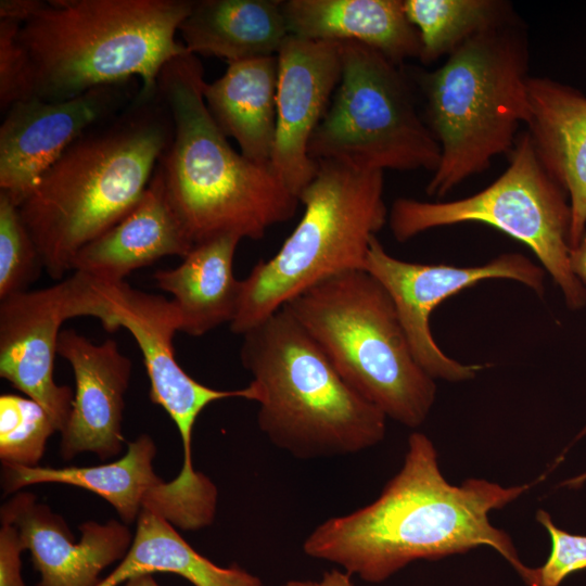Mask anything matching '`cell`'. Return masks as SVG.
Masks as SVG:
<instances>
[{
	"label": "cell",
	"instance_id": "obj_1",
	"mask_svg": "<svg viewBox=\"0 0 586 586\" xmlns=\"http://www.w3.org/2000/svg\"><path fill=\"white\" fill-rule=\"evenodd\" d=\"M528 485L505 487L484 479L446 481L432 441L410 434L405 460L373 502L326 520L305 539L309 557L381 583L410 562L435 560L487 546L522 577L527 566L510 536L492 525L489 512L509 505Z\"/></svg>",
	"mask_w": 586,
	"mask_h": 586
},
{
	"label": "cell",
	"instance_id": "obj_2",
	"mask_svg": "<svg viewBox=\"0 0 586 586\" xmlns=\"http://www.w3.org/2000/svg\"><path fill=\"white\" fill-rule=\"evenodd\" d=\"M173 133L158 86L140 88L44 171L18 208L52 279H62L81 247L136 206Z\"/></svg>",
	"mask_w": 586,
	"mask_h": 586
},
{
	"label": "cell",
	"instance_id": "obj_3",
	"mask_svg": "<svg viewBox=\"0 0 586 586\" xmlns=\"http://www.w3.org/2000/svg\"><path fill=\"white\" fill-rule=\"evenodd\" d=\"M204 84L202 63L191 53L167 62L157 78L174 123L157 163L167 196L194 245L224 234L259 240L291 219L300 201L270 165L230 145L208 112Z\"/></svg>",
	"mask_w": 586,
	"mask_h": 586
},
{
	"label": "cell",
	"instance_id": "obj_4",
	"mask_svg": "<svg viewBox=\"0 0 586 586\" xmlns=\"http://www.w3.org/2000/svg\"><path fill=\"white\" fill-rule=\"evenodd\" d=\"M240 349L259 404V429L298 459L343 456L383 441L386 416L358 394L328 355L282 307L244 333Z\"/></svg>",
	"mask_w": 586,
	"mask_h": 586
},
{
	"label": "cell",
	"instance_id": "obj_5",
	"mask_svg": "<svg viewBox=\"0 0 586 586\" xmlns=\"http://www.w3.org/2000/svg\"><path fill=\"white\" fill-rule=\"evenodd\" d=\"M190 0H49L22 24L18 39L34 97L62 101L94 87L138 78L156 88L164 65L189 53L176 34Z\"/></svg>",
	"mask_w": 586,
	"mask_h": 586
},
{
	"label": "cell",
	"instance_id": "obj_6",
	"mask_svg": "<svg viewBox=\"0 0 586 586\" xmlns=\"http://www.w3.org/2000/svg\"><path fill=\"white\" fill-rule=\"evenodd\" d=\"M526 42L510 20L472 36L422 77L441 157L426 193L442 198L510 152L528 118Z\"/></svg>",
	"mask_w": 586,
	"mask_h": 586
},
{
	"label": "cell",
	"instance_id": "obj_7",
	"mask_svg": "<svg viewBox=\"0 0 586 586\" xmlns=\"http://www.w3.org/2000/svg\"><path fill=\"white\" fill-rule=\"evenodd\" d=\"M285 307L316 340L343 379L386 418L420 426L436 384L418 364L386 289L367 270L321 280Z\"/></svg>",
	"mask_w": 586,
	"mask_h": 586
},
{
	"label": "cell",
	"instance_id": "obj_8",
	"mask_svg": "<svg viewBox=\"0 0 586 586\" xmlns=\"http://www.w3.org/2000/svg\"><path fill=\"white\" fill-rule=\"evenodd\" d=\"M298 201L304 214L279 251L241 280L230 329L243 335L290 300L336 273L364 269L371 239L388 212L383 171L317 161V173Z\"/></svg>",
	"mask_w": 586,
	"mask_h": 586
},
{
	"label": "cell",
	"instance_id": "obj_9",
	"mask_svg": "<svg viewBox=\"0 0 586 586\" xmlns=\"http://www.w3.org/2000/svg\"><path fill=\"white\" fill-rule=\"evenodd\" d=\"M509 165L493 183L449 202L399 198L387 221L399 242L430 229L463 222L492 226L528 246L560 288L572 310L586 306V286L570 263L569 198L540 163L530 135L518 136Z\"/></svg>",
	"mask_w": 586,
	"mask_h": 586
},
{
	"label": "cell",
	"instance_id": "obj_10",
	"mask_svg": "<svg viewBox=\"0 0 586 586\" xmlns=\"http://www.w3.org/2000/svg\"><path fill=\"white\" fill-rule=\"evenodd\" d=\"M342 75L311 136V160L366 170L434 171L441 150L398 65L355 41L340 42Z\"/></svg>",
	"mask_w": 586,
	"mask_h": 586
},
{
	"label": "cell",
	"instance_id": "obj_11",
	"mask_svg": "<svg viewBox=\"0 0 586 586\" xmlns=\"http://www.w3.org/2000/svg\"><path fill=\"white\" fill-rule=\"evenodd\" d=\"M100 307L97 280L76 271L48 288L0 301V377L41 405L60 433L74 400L73 390L53 378L60 329L75 317L97 318Z\"/></svg>",
	"mask_w": 586,
	"mask_h": 586
},
{
	"label": "cell",
	"instance_id": "obj_12",
	"mask_svg": "<svg viewBox=\"0 0 586 586\" xmlns=\"http://www.w3.org/2000/svg\"><path fill=\"white\" fill-rule=\"evenodd\" d=\"M364 269L391 295L415 358L434 380L462 382L473 379L481 365H464L448 357L430 329L433 310L448 297L487 279L515 280L544 294V268L519 253H506L474 267L409 263L390 255L377 235L371 239Z\"/></svg>",
	"mask_w": 586,
	"mask_h": 586
},
{
	"label": "cell",
	"instance_id": "obj_13",
	"mask_svg": "<svg viewBox=\"0 0 586 586\" xmlns=\"http://www.w3.org/2000/svg\"><path fill=\"white\" fill-rule=\"evenodd\" d=\"M97 280L101 309L97 317L107 331L126 329L135 339L150 380L151 400L164 408L176 424L183 446L178 476L190 483L204 474L193 469L191 438L200 412L211 403L244 398V390L220 391L191 378L175 358L173 339L180 331V317L171 300L131 288L126 281Z\"/></svg>",
	"mask_w": 586,
	"mask_h": 586
},
{
	"label": "cell",
	"instance_id": "obj_14",
	"mask_svg": "<svg viewBox=\"0 0 586 586\" xmlns=\"http://www.w3.org/2000/svg\"><path fill=\"white\" fill-rule=\"evenodd\" d=\"M156 447L148 434L128 443L126 454L92 467H3L7 494L25 486L60 483L88 489L110 502L124 523L137 521L142 511L157 514L181 530L195 531L213 523L217 489L190 487L175 477L165 482L153 469Z\"/></svg>",
	"mask_w": 586,
	"mask_h": 586
},
{
	"label": "cell",
	"instance_id": "obj_15",
	"mask_svg": "<svg viewBox=\"0 0 586 586\" xmlns=\"http://www.w3.org/2000/svg\"><path fill=\"white\" fill-rule=\"evenodd\" d=\"M140 88V79L129 78L67 100L34 97L10 106L0 126V191L20 205L81 135L124 109Z\"/></svg>",
	"mask_w": 586,
	"mask_h": 586
},
{
	"label": "cell",
	"instance_id": "obj_16",
	"mask_svg": "<svg viewBox=\"0 0 586 586\" xmlns=\"http://www.w3.org/2000/svg\"><path fill=\"white\" fill-rule=\"evenodd\" d=\"M277 61V128L270 166L298 199L317 173L308 146L341 80V46L289 35Z\"/></svg>",
	"mask_w": 586,
	"mask_h": 586
},
{
	"label": "cell",
	"instance_id": "obj_17",
	"mask_svg": "<svg viewBox=\"0 0 586 586\" xmlns=\"http://www.w3.org/2000/svg\"><path fill=\"white\" fill-rule=\"evenodd\" d=\"M56 354L68 361L75 378L72 410L61 432V454L69 460L89 451L107 459L123 448L122 420L131 360L116 341L97 344L75 330L61 331Z\"/></svg>",
	"mask_w": 586,
	"mask_h": 586
},
{
	"label": "cell",
	"instance_id": "obj_18",
	"mask_svg": "<svg viewBox=\"0 0 586 586\" xmlns=\"http://www.w3.org/2000/svg\"><path fill=\"white\" fill-rule=\"evenodd\" d=\"M1 521L13 524L40 573L39 586H98L100 573L127 555L132 537L128 527L110 520L79 526L78 543L65 521L26 492L14 494L1 507Z\"/></svg>",
	"mask_w": 586,
	"mask_h": 586
},
{
	"label": "cell",
	"instance_id": "obj_19",
	"mask_svg": "<svg viewBox=\"0 0 586 586\" xmlns=\"http://www.w3.org/2000/svg\"><path fill=\"white\" fill-rule=\"evenodd\" d=\"M193 246L156 166L136 206L120 221L81 247L72 262V270L101 281H125L132 271L165 256L183 258Z\"/></svg>",
	"mask_w": 586,
	"mask_h": 586
},
{
	"label": "cell",
	"instance_id": "obj_20",
	"mask_svg": "<svg viewBox=\"0 0 586 586\" xmlns=\"http://www.w3.org/2000/svg\"><path fill=\"white\" fill-rule=\"evenodd\" d=\"M527 101L535 152L569 198L573 249L586 231V97L557 80L528 77Z\"/></svg>",
	"mask_w": 586,
	"mask_h": 586
},
{
	"label": "cell",
	"instance_id": "obj_21",
	"mask_svg": "<svg viewBox=\"0 0 586 586\" xmlns=\"http://www.w3.org/2000/svg\"><path fill=\"white\" fill-rule=\"evenodd\" d=\"M290 35L319 41H355L399 65L419 58L420 38L402 0H286Z\"/></svg>",
	"mask_w": 586,
	"mask_h": 586
},
{
	"label": "cell",
	"instance_id": "obj_22",
	"mask_svg": "<svg viewBox=\"0 0 586 586\" xmlns=\"http://www.w3.org/2000/svg\"><path fill=\"white\" fill-rule=\"evenodd\" d=\"M277 55L228 63L225 74L203 86L213 119L249 160L270 165L277 128Z\"/></svg>",
	"mask_w": 586,
	"mask_h": 586
},
{
	"label": "cell",
	"instance_id": "obj_23",
	"mask_svg": "<svg viewBox=\"0 0 586 586\" xmlns=\"http://www.w3.org/2000/svg\"><path fill=\"white\" fill-rule=\"evenodd\" d=\"M241 240L224 234L198 243L177 267L153 273L156 286L173 296L181 332L202 336L233 320L241 292L233 258Z\"/></svg>",
	"mask_w": 586,
	"mask_h": 586
},
{
	"label": "cell",
	"instance_id": "obj_24",
	"mask_svg": "<svg viewBox=\"0 0 586 586\" xmlns=\"http://www.w3.org/2000/svg\"><path fill=\"white\" fill-rule=\"evenodd\" d=\"M281 0H199L179 26L189 53L228 63L277 55L290 35Z\"/></svg>",
	"mask_w": 586,
	"mask_h": 586
},
{
	"label": "cell",
	"instance_id": "obj_25",
	"mask_svg": "<svg viewBox=\"0 0 586 586\" xmlns=\"http://www.w3.org/2000/svg\"><path fill=\"white\" fill-rule=\"evenodd\" d=\"M174 573L194 586H265L238 565L221 568L195 551L166 519L142 511L131 546L98 586H117L142 573Z\"/></svg>",
	"mask_w": 586,
	"mask_h": 586
},
{
	"label": "cell",
	"instance_id": "obj_26",
	"mask_svg": "<svg viewBox=\"0 0 586 586\" xmlns=\"http://www.w3.org/2000/svg\"><path fill=\"white\" fill-rule=\"evenodd\" d=\"M420 38L419 59L431 63L472 36L510 20L509 7L494 0H404Z\"/></svg>",
	"mask_w": 586,
	"mask_h": 586
},
{
	"label": "cell",
	"instance_id": "obj_27",
	"mask_svg": "<svg viewBox=\"0 0 586 586\" xmlns=\"http://www.w3.org/2000/svg\"><path fill=\"white\" fill-rule=\"evenodd\" d=\"M58 431L47 410L29 397L0 396V459L3 467H36Z\"/></svg>",
	"mask_w": 586,
	"mask_h": 586
},
{
	"label": "cell",
	"instance_id": "obj_28",
	"mask_svg": "<svg viewBox=\"0 0 586 586\" xmlns=\"http://www.w3.org/2000/svg\"><path fill=\"white\" fill-rule=\"evenodd\" d=\"M44 269L18 205L0 191V301L27 291Z\"/></svg>",
	"mask_w": 586,
	"mask_h": 586
},
{
	"label": "cell",
	"instance_id": "obj_29",
	"mask_svg": "<svg viewBox=\"0 0 586 586\" xmlns=\"http://www.w3.org/2000/svg\"><path fill=\"white\" fill-rule=\"evenodd\" d=\"M536 519L549 533L551 550L547 561L542 566L527 568L522 579L527 586H559L570 574L586 569V535L561 530L542 509Z\"/></svg>",
	"mask_w": 586,
	"mask_h": 586
},
{
	"label": "cell",
	"instance_id": "obj_30",
	"mask_svg": "<svg viewBox=\"0 0 586 586\" xmlns=\"http://www.w3.org/2000/svg\"><path fill=\"white\" fill-rule=\"evenodd\" d=\"M22 23L0 20V109L34 98L29 59L18 39Z\"/></svg>",
	"mask_w": 586,
	"mask_h": 586
},
{
	"label": "cell",
	"instance_id": "obj_31",
	"mask_svg": "<svg viewBox=\"0 0 586 586\" xmlns=\"http://www.w3.org/2000/svg\"><path fill=\"white\" fill-rule=\"evenodd\" d=\"M25 550L17 528L1 521L0 527V586H26L22 577V551Z\"/></svg>",
	"mask_w": 586,
	"mask_h": 586
},
{
	"label": "cell",
	"instance_id": "obj_32",
	"mask_svg": "<svg viewBox=\"0 0 586 586\" xmlns=\"http://www.w3.org/2000/svg\"><path fill=\"white\" fill-rule=\"evenodd\" d=\"M48 1L41 0H1L0 20L16 21L22 24L38 14Z\"/></svg>",
	"mask_w": 586,
	"mask_h": 586
},
{
	"label": "cell",
	"instance_id": "obj_33",
	"mask_svg": "<svg viewBox=\"0 0 586 586\" xmlns=\"http://www.w3.org/2000/svg\"><path fill=\"white\" fill-rule=\"evenodd\" d=\"M352 574L346 571L332 570L326 572L318 582L314 581H289L282 586H354Z\"/></svg>",
	"mask_w": 586,
	"mask_h": 586
},
{
	"label": "cell",
	"instance_id": "obj_34",
	"mask_svg": "<svg viewBox=\"0 0 586 586\" xmlns=\"http://www.w3.org/2000/svg\"><path fill=\"white\" fill-rule=\"evenodd\" d=\"M570 263L575 276L586 286V231L579 243L575 247L571 249ZM584 435H586V425L576 436L575 441L583 437Z\"/></svg>",
	"mask_w": 586,
	"mask_h": 586
},
{
	"label": "cell",
	"instance_id": "obj_35",
	"mask_svg": "<svg viewBox=\"0 0 586 586\" xmlns=\"http://www.w3.org/2000/svg\"><path fill=\"white\" fill-rule=\"evenodd\" d=\"M124 583V586H160L150 573L133 575Z\"/></svg>",
	"mask_w": 586,
	"mask_h": 586
},
{
	"label": "cell",
	"instance_id": "obj_36",
	"mask_svg": "<svg viewBox=\"0 0 586 586\" xmlns=\"http://www.w3.org/2000/svg\"><path fill=\"white\" fill-rule=\"evenodd\" d=\"M586 481V472L583 474L575 476L574 479L568 480L564 484L570 487H577L581 486Z\"/></svg>",
	"mask_w": 586,
	"mask_h": 586
}]
</instances>
